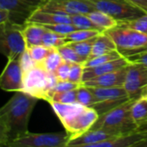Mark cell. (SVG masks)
I'll list each match as a JSON object with an SVG mask.
<instances>
[{
    "mask_svg": "<svg viewBox=\"0 0 147 147\" xmlns=\"http://www.w3.org/2000/svg\"><path fill=\"white\" fill-rule=\"evenodd\" d=\"M42 45L47 47H53V48H58L59 47H62L65 45V35L47 29L42 38Z\"/></svg>",
    "mask_w": 147,
    "mask_h": 147,
    "instance_id": "484cf974",
    "label": "cell"
},
{
    "mask_svg": "<svg viewBox=\"0 0 147 147\" xmlns=\"http://www.w3.org/2000/svg\"><path fill=\"white\" fill-rule=\"evenodd\" d=\"M57 49L59 52L62 58L66 61H69L71 63H80V64H84L86 62L85 59L80 56L71 47H70L67 44L62 47H59Z\"/></svg>",
    "mask_w": 147,
    "mask_h": 147,
    "instance_id": "f546056e",
    "label": "cell"
},
{
    "mask_svg": "<svg viewBox=\"0 0 147 147\" xmlns=\"http://www.w3.org/2000/svg\"><path fill=\"white\" fill-rule=\"evenodd\" d=\"M94 96L95 105L93 109L102 115L113 109L125 103L131 98L124 88L120 87H90Z\"/></svg>",
    "mask_w": 147,
    "mask_h": 147,
    "instance_id": "ba28073f",
    "label": "cell"
},
{
    "mask_svg": "<svg viewBox=\"0 0 147 147\" xmlns=\"http://www.w3.org/2000/svg\"><path fill=\"white\" fill-rule=\"evenodd\" d=\"M120 136L121 134L114 130L104 128L90 129L80 136L69 140L67 147H96L100 143Z\"/></svg>",
    "mask_w": 147,
    "mask_h": 147,
    "instance_id": "4fadbf2b",
    "label": "cell"
},
{
    "mask_svg": "<svg viewBox=\"0 0 147 147\" xmlns=\"http://www.w3.org/2000/svg\"><path fill=\"white\" fill-rule=\"evenodd\" d=\"M78 90V89H77ZM77 90L61 92H53L49 94L47 102H60V103H72L77 102Z\"/></svg>",
    "mask_w": 147,
    "mask_h": 147,
    "instance_id": "cb8c5ba5",
    "label": "cell"
},
{
    "mask_svg": "<svg viewBox=\"0 0 147 147\" xmlns=\"http://www.w3.org/2000/svg\"><path fill=\"white\" fill-rule=\"evenodd\" d=\"M128 65L121 68L117 71L103 74L102 76L94 78L83 84L88 87H120L124 86Z\"/></svg>",
    "mask_w": 147,
    "mask_h": 147,
    "instance_id": "5bb4252c",
    "label": "cell"
},
{
    "mask_svg": "<svg viewBox=\"0 0 147 147\" xmlns=\"http://www.w3.org/2000/svg\"><path fill=\"white\" fill-rule=\"evenodd\" d=\"M71 17L72 24L78 27L79 29H96L104 32L100 28H98L86 14H76L71 16Z\"/></svg>",
    "mask_w": 147,
    "mask_h": 147,
    "instance_id": "83f0119b",
    "label": "cell"
},
{
    "mask_svg": "<svg viewBox=\"0 0 147 147\" xmlns=\"http://www.w3.org/2000/svg\"><path fill=\"white\" fill-rule=\"evenodd\" d=\"M45 28L51 30L53 32L66 35L73 31H76L79 29L78 27H76L72 23H56V24H47V25H41Z\"/></svg>",
    "mask_w": 147,
    "mask_h": 147,
    "instance_id": "d6a6232c",
    "label": "cell"
},
{
    "mask_svg": "<svg viewBox=\"0 0 147 147\" xmlns=\"http://www.w3.org/2000/svg\"><path fill=\"white\" fill-rule=\"evenodd\" d=\"M96 10L102 11L119 22L134 20L146 14L127 0H86Z\"/></svg>",
    "mask_w": 147,
    "mask_h": 147,
    "instance_id": "52a82bcc",
    "label": "cell"
},
{
    "mask_svg": "<svg viewBox=\"0 0 147 147\" xmlns=\"http://www.w3.org/2000/svg\"><path fill=\"white\" fill-rule=\"evenodd\" d=\"M124 88L131 99H138L147 93V67L131 64L128 65Z\"/></svg>",
    "mask_w": 147,
    "mask_h": 147,
    "instance_id": "8fae6325",
    "label": "cell"
},
{
    "mask_svg": "<svg viewBox=\"0 0 147 147\" xmlns=\"http://www.w3.org/2000/svg\"><path fill=\"white\" fill-rule=\"evenodd\" d=\"M129 65H131L129 60L125 57H121L120 59L109 61L108 63L100 65L92 66V67H84V75H83V83L90 79H92L94 78L102 76L103 74L117 71Z\"/></svg>",
    "mask_w": 147,
    "mask_h": 147,
    "instance_id": "9a60e30c",
    "label": "cell"
},
{
    "mask_svg": "<svg viewBox=\"0 0 147 147\" xmlns=\"http://www.w3.org/2000/svg\"><path fill=\"white\" fill-rule=\"evenodd\" d=\"M43 0H0V9L20 13L29 17L39 9Z\"/></svg>",
    "mask_w": 147,
    "mask_h": 147,
    "instance_id": "2e32d148",
    "label": "cell"
},
{
    "mask_svg": "<svg viewBox=\"0 0 147 147\" xmlns=\"http://www.w3.org/2000/svg\"><path fill=\"white\" fill-rule=\"evenodd\" d=\"M87 15L91 21L104 32L116 28L119 24V22L114 17L100 10H94Z\"/></svg>",
    "mask_w": 147,
    "mask_h": 147,
    "instance_id": "44dd1931",
    "label": "cell"
},
{
    "mask_svg": "<svg viewBox=\"0 0 147 147\" xmlns=\"http://www.w3.org/2000/svg\"><path fill=\"white\" fill-rule=\"evenodd\" d=\"M116 50H117L116 45L115 41L113 40V39L106 32H102L99 35H97L94 42L91 53L88 59L96 58L100 55H103L105 53L116 51Z\"/></svg>",
    "mask_w": 147,
    "mask_h": 147,
    "instance_id": "ac0fdd59",
    "label": "cell"
},
{
    "mask_svg": "<svg viewBox=\"0 0 147 147\" xmlns=\"http://www.w3.org/2000/svg\"><path fill=\"white\" fill-rule=\"evenodd\" d=\"M27 23H35L39 25L56 24V23H72L71 17L68 15H61L44 11L37 9L28 17Z\"/></svg>",
    "mask_w": 147,
    "mask_h": 147,
    "instance_id": "e0dca14e",
    "label": "cell"
},
{
    "mask_svg": "<svg viewBox=\"0 0 147 147\" xmlns=\"http://www.w3.org/2000/svg\"><path fill=\"white\" fill-rule=\"evenodd\" d=\"M60 121L69 140L80 136L89 131L99 118L98 113L93 109L79 102L49 103Z\"/></svg>",
    "mask_w": 147,
    "mask_h": 147,
    "instance_id": "7a4b0ae2",
    "label": "cell"
},
{
    "mask_svg": "<svg viewBox=\"0 0 147 147\" xmlns=\"http://www.w3.org/2000/svg\"><path fill=\"white\" fill-rule=\"evenodd\" d=\"M96 37H94V38H91V39H89V40H83V41L68 43L67 45L71 47L80 56H82L87 61V59H89V57H90V55L91 53L93 45H94V42H95Z\"/></svg>",
    "mask_w": 147,
    "mask_h": 147,
    "instance_id": "4316f807",
    "label": "cell"
},
{
    "mask_svg": "<svg viewBox=\"0 0 147 147\" xmlns=\"http://www.w3.org/2000/svg\"><path fill=\"white\" fill-rule=\"evenodd\" d=\"M135 99H130L112 110L99 115L98 120L90 129H109L118 132L121 135L127 134L138 129L132 116V106Z\"/></svg>",
    "mask_w": 147,
    "mask_h": 147,
    "instance_id": "3957f363",
    "label": "cell"
},
{
    "mask_svg": "<svg viewBox=\"0 0 147 147\" xmlns=\"http://www.w3.org/2000/svg\"><path fill=\"white\" fill-rule=\"evenodd\" d=\"M71 62H69L64 59L63 63L58 67V69L54 72L59 80H61V81L68 80L70 71H71Z\"/></svg>",
    "mask_w": 147,
    "mask_h": 147,
    "instance_id": "d590c367",
    "label": "cell"
},
{
    "mask_svg": "<svg viewBox=\"0 0 147 147\" xmlns=\"http://www.w3.org/2000/svg\"><path fill=\"white\" fill-rule=\"evenodd\" d=\"M24 70L20 59L8 60L0 76V87L7 92H17L23 90Z\"/></svg>",
    "mask_w": 147,
    "mask_h": 147,
    "instance_id": "7c38bea8",
    "label": "cell"
},
{
    "mask_svg": "<svg viewBox=\"0 0 147 147\" xmlns=\"http://www.w3.org/2000/svg\"><path fill=\"white\" fill-rule=\"evenodd\" d=\"M134 6L138 7L147 14V0H127Z\"/></svg>",
    "mask_w": 147,
    "mask_h": 147,
    "instance_id": "f35d334b",
    "label": "cell"
},
{
    "mask_svg": "<svg viewBox=\"0 0 147 147\" xmlns=\"http://www.w3.org/2000/svg\"><path fill=\"white\" fill-rule=\"evenodd\" d=\"M39 9L68 16L87 15L96 10L86 0H43Z\"/></svg>",
    "mask_w": 147,
    "mask_h": 147,
    "instance_id": "30bf717a",
    "label": "cell"
},
{
    "mask_svg": "<svg viewBox=\"0 0 147 147\" xmlns=\"http://www.w3.org/2000/svg\"><path fill=\"white\" fill-rule=\"evenodd\" d=\"M58 82L59 79L55 73L49 72L40 64H37L24 71L22 91L39 100L47 101L49 92Z\"/></svg>",
    "mask_w": 147,
    "mask_h": 147,
    "instance_id": "277c9868",
    "label": "cell"
},
{
    "mask_svg": "<svg viewBox=\"0 0 147 147\" xmlns=\"http://www.w3.org/2000/svg\"><path fill=\"white\" fill-rule=\"evenodd\" d=\"M105 32L113 39L122 57L128 58L147 50L146 34L120 26Z\"/></svg>",
    "mask_w": 147,
    "mask_h": 147,
    "instance_id": "5b68a950",
    "label": "cell"
},
{
    "mask_svg": "<svg viewBox=\"0 0 147 147\" xmlns=\"http://www.w3.org/2000/svg\"><path fill=\"white\" fill-rule=\"evenodd\" d=\"M146 96V97H147V93H146V96Z\"/></svg>",
    "mask_w": 147,
    "mask_h": 147,
    "instance_id": "60d3db41",
    "label": "cell"
},
{
    "mask_svg": "<svg viewBox=\"0 0 147 147\" xmlns=\"http://www.w3.org/2000/svg\"><path fill=\"white\" fill-rule=\"evenodd\" d=\"M77 102L89 108H93L96 102L95 96L90 87L82 84L77 90Z\"/></svg>",
    "mask_w": 147,
    "mask_h": 147,
    "instance_id": "d4e9b609",
    "label": "cell"
},
{
    "mask_svg": "<svg viewBox=\"0 0 147 147\" xmlns=\"http://www.w3.org/2000/svg\"><path fill=\"white\" fill-rule=\"evenodd\" d=\"M141 147H147V142H146V143H144L143 145H142V146Z\"/></svg>",
    "mask_w": 147,
    "mask_h": 147,
    "instance_id": "ab89813d",
    "label": "cell"
},
{
    "mask_svg": "<svg viewBox=\"0 0 147 147\" xmlns=\"http://www.w3.org/2000/svg\"><path fill=\"white\" fill-rule=\"evenodd\" d=\"M24 27L12 24L0 25V51L8 60L19 59L27 50L22 34Z\"/></svg>",
    "mask_w": 147,
    "mask_h": 147,
    "instance_id": "8992f818",
    "label": "cell"
},
{
    "mask_svg": "<svg viewBox=\"0 0 147 147\" xmlns=\"http://www.w3.org/2000/svg\"><path fill=\"white\" fill-rule=\"evenodd\" d=\"M84 71V64L71 63V71H70V75H69L68 80L72 82V83L82 84H83Z\"/></svg>",
    "mask_w": 147,
    "mask_h": 147,
    "instance_id": "836d02e7",
    "label": "cell"
},
{
    "mask_svg": "<svg viewBox=\"0 0 147 147\" xmlns=\"http://www.w3.org/2000/svg\"><path fill=\"white\" fill-rule=\"evenodd\" d=\"M118 26L128 28L140 33L147 34V14H145L142 16L135 18L134 20H129L123 22H119Z\"/></svg>",
    "mask_w": 147,
    "mask_h": 147,
    "instance_id": "4dcf8cb0",
    "label": "cell"
},
{
    "mask_svg": "<svg viewBox=\"0 0 147 147\" xmlns=\"http://www.w3.org/2000/svg\"><path fill=\"white\" fill-rule=\"evenodd\" d=\"M80 85L81 84H76V83H72V82H71L69 80H66V81L59 80V82L56 84V86L49 92V94H51L53 92H61V91H69V90H77ZM49 94H48V96H49Z\"/></svg>",
    "mask_w": 147,
    "mask_h": 147,
    "instance_id": "e575fe53",
    "label": "cell"
},
{
    "mask_svg": "<svg viewBox=\"0 0 147 147\" xmlns=\"http://www.w3.org/2000/svg\"><path fill=\"white\" fill-rule=\"evenodd\" d=\"M68 141L67 134H33L28 132L11 143L9 147H67Z\"/></svg>",
    "mask_w": 147,
    "mask_h": 147,
    "instance_id": "9c48e42d",
    "label": "cell"
},
{
    "mask_svg": "<svg viewBox=\"0 0 147 147\" xmlns=\"http://www.w3.org/2000/svg\"><path fill=\"white\" fill-rule=\"evenodd\" d=\"M132 116L138 127L147 126V97L141 96L136 99L132 106Z\"/></svg>",
    "mask_w": 147,
    "mask_h": 147,
    "instance_id": "ffe728a7",
    "label": "cell"
},
{
    "mask_svg": "<svg viewBox=\"0 0 147 147\" xmlns=\"http://www.w3.org/2000/svg\"><path fill=\"white\" fill-rule=\"evenodd\" d=\"M50 50L51 47H47L43 45L34 46L29 48H27L28 53L37 64H41L45 60Z\"/></svg>",
    "mask_w": 147,
    "mask_h": 147,
    "instance_id": "1f68e13d",
    "label": "cell"
},
{
    "mask_svg": "<svg viewBox=\"0 0 147 147\" xmlns=\"http://www.w3.org/2000/svg\"><path fill=\"white\" fill-rule=\"evenodd\" d=\"M127 59L129 60L131 64H138V65H141L147 67V50L140 53L135 54L134 56L128 57Z\"/></svg>",
    "mask_w": 147,
    "mask_h": 147,
    "instance_id": "8d00e7d4",
    "label": "cell"
},
{
    "mask_svg": "<svg viewBox=\"0 0 147 147\" xmlns=\"http://www.w3.org/2000/svg\"><path fill=\"white\" fill-rule=\"evenodd\" d=\"M121 57H122L121 54L116 50V51H113V52L105 53V54H103V55H100V56L96 57V58L90 59H88V60L84 64V67L96 66V65H100L108 63V62H109V61H112V60L120 59V58H121Z\"/></svg>",
    "mask_w": 147,
    "mask_h": 147,
    "instance_id": "f1b7e54d",
    "label": "cell"
},
{
    "mask_svg": "<svg viewBox=\"0 0 147 147\" xmlns=\"http://www.w3.org/2000/svg\"><path fill=\"white\" fill-rule=\"evenodd\" d=\"M102 31L96 29H78L73 31L66 35H65V44L71 42H78L85 40H89L99 35Z\"/></svg>",
    "mask_w": 147,
    "mask_h": 147,
    "instance_id": "7402d4cb",
    "label": "cell"
},
{
    "mask_svg": "<svg viewBox=\"0 0 147 147\" xmlns=\"http://www.w3.org/2000/svg\"><path fill=\"white\" fill-rule=\"evenodd\" d=\"M20 61H21V64H22V66L24 71H26L27 70H28L31 67H33L35 65H37V63L31 58V56L29 55V53H28L27 50L22 54V56L20 58Z\"/></svg>",
    "mask_w": 147,
    "mask_h": 147,
    "instance_id": "74e56055",
    "label": "cell"
},
{
    "mask_svg": "<svg viewBox=\"0 0 147 147\" xmlns=\"http://www.w3.org/2000/svg\"><path fill=\"white\" fill-rule=\"evenodd\" d=\"M38 100L24 91H17L1 108V146L9 147L11 143L28 133L29 119Z\"/></svg>",
    "mask_w": 147,
    "mask_h": 147,
    "instance_id": "6da1fadb",
    "label": "cell"
},
{
    "mask_svg": "<svg viewBox=\"0 0 147 147\" xmlns=\"http://www.w3.org/2000/svg\"><path fill=\"white\" fill-rule=\"evenodd\" d=\"M46 30L47 29L41 25L35 23H27L22 28V34L27 48L34 46L42 45V38Z\"/></svg>",
    "mask_w": 147,
    "mask_h": 147,
    "instance_id": "d6986e66",
    "label": "cell"
},
{
    "mask_svg": "<svg viewBox=\"0 0 147 147\" xmlns=\"http://www.w3.org/2000/svg\"><path fill=\"white\" fill-rule=\"evenodd\" d=\"M64 59L60 55L57 48L51 47V50L45 59V60L40 64L47 71L49 72H55L58 67L63 63Z\"/></svg>",
    "mask_w": 147,
    "mask_h": 147,
    "instance_id": "603a6c76",
    "label": "cell"
}]
</instances>
